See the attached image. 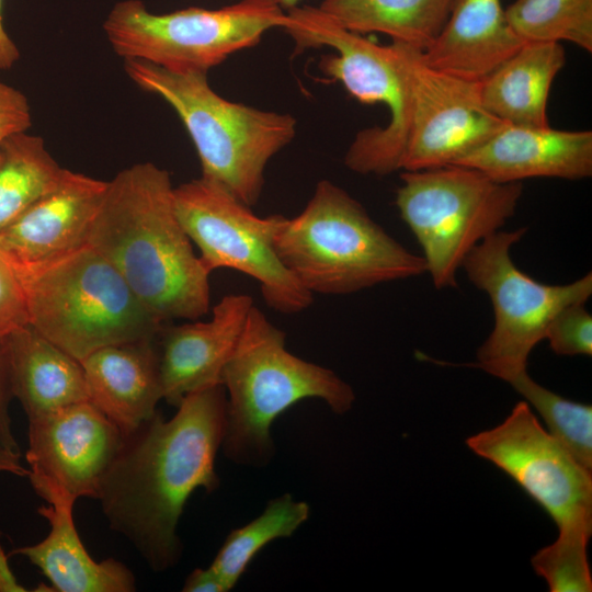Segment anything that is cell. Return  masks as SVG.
I'll return each instance as SVG.
<instances>
[{"label": "cell", "instance_id": "cell-12", "mask_svg": "<svg viewBox=\"0 0 592 592\" xmlns=\"http://www.w3.org/2000/svg\"><path fill=\"white\" fill-rule=\"evenodd\" d=\"M394 43L403 60L409 91L400 170L456 164L506 125L483 106L480 81L433 68L424 61L422 49Z\"/></svg>", "mask_w": 592, "mask_h": 592}, {"label": "cell", "instance_id": "cell-22", "mask_svg": "<svg viewBox=\"0 0 592 592\" xmlns=\"http://www.w3.org/2000/svg\"><path fill=\"white\" fill-rule=\"evenodd\" d=\"M13 398L27 419L89 400L80 361L30 325L7 334Z\"/></svg>", "mask_w": 592, "mask_h": 592}, {"label": "cell", "instance_id": "cell-32", "mask_svg": "<svg viewBox=\"0 0 592 592\" xmlns=\"http://www.w3.org/2000/svg\"><path fill=\"white\" fill-rule=\"evenodd\" d=\"M12 398L8 340L7 334H0V445L20 454L9 410Z\"/></svg>", "mask_w": 592, "mask_h": 592}, {"label": "cell", "instance_id": "cell-37", "mask_svg": "<svg viewBox=\"0 0 592 592\" xmlns=\"http://www.w3.org/2000/svg\"><path fill=\"white\" fill-rule=\"evenodd\" d=\"M300 1L301 0H278V3L285 11H287L299 5Z\"/></svg>", "mask_w": 592, "mask_h": 592}, {"label": "cell", "instance_id": "cell-3", "mask_svg": "<svg viewBox=\"0 0 592 592\" xmlns=\"http://www.w3.org/2000/svg\"><path fill=\"white\" fill-rule=\"evenodd\" d=\"M124 69L139 89L177 113L197 152L201 177L255 205L267 163L296 136V118L223 98L205 71L169 70L141 60H124Z\"/></svg>", "mask_w": 592, "mask_h": 592}, {"label": "cell", "instance_id": "cell-27", "mask_svg": "<svg viewBox=\"0 0 592 592\" xmlns=\"http://www.w3.org/2000/svg\"><path fill=\"white\" fill-rule=\"evenodd\" d=\"M533 406L547 431L584 468H592V406L576 402L545 388L523 371L506 380Z\"/></svg>", "mask_w": 592, "mask_h": 592}, {"label": "cell", "instance_id": "cell-4", "mask_svg": "<svg viewBox=\"0 0 592 592\" xmlns=\"http://www.w3.org/2000/svg\"><path fill=\"white\" fill-rule=\"evenodd\" d=\"M226 391V424L221 444L231 462L269 465L275 454L272 424L297 402L317 398L332 412H348L352 387L333 371L307 362L285 348V333L254 305L221 377Z\"/></svg>", "mask_w": 592, "mask_h": 592}, {"label": "cell", "instance_id": "cell-36", "mask_svg": "<svg viewBox=\"0 0 592 592\" xmlns=\"http://www.w3.org/2000/svg\"><path fill=\"white\" fill-rule=\"evenodd\" d=\"M20 456L21 454L0 445V475L10 474L18 477H27L29 469L22 465Z\"/></svg>", "mask_w": 592, "mask_h": 592}, {"label": "cell", "instance_id": "cell-33", "mask_svg": "<svg viewBox=\"0 0 592 592\" xmlns=\"http://www.w3.org/2000/svg\"><path fill=\"white\" fill-rule=\"evenodd\" d=\"M183 592H228L220 577L210 568H196L185 579Z\"/></svg>", "mask_w": 592, "mask_h": 592}, {"label": "cell", "instance_id": "cell-10", "mask_svg": "<svg viewBox=\"0 0 592 592\" xmlns=\"http://www.w3.org/2000/svg\"><path fill=\"white\" fill-rule=\"evenodd\" d=\"M525 227L496 231L476 244L463 260L468 280L492 304L493 328L477 351L473 367L506 382L527 369L532 350L545 339L547 327L563 307L585 303L592 294V273L565 285H548L523 273L511 249Z\"/></svg>", "mask_w": 592, "mask_h": 592}, {"label": "cell", "instance_id": "cell-5", "mask_svg": "<svg viewBox=\"0 0 592 592\" xmlns=\"http://www.w3.org/2000/svg\"><path fill=\"white\" fill-rule=\"evenodd\" d=\"M285 267L312 295H346L426 272L363 205L329 180L317 183L305 208L274 236Z\"/></svg>", "mask_w": 592, "mask_h": 592}, {"label": "cell", "instance_id": "cell-29", "mask_svg": "<svg viewBox=\"0 0 592 592\" xmlns=\"http://www.w3.org/2000/svg\"><path fill=\"white\" fill-rule=\"evenodd\" d=\"M585 303L570 304L560 309L549 322L545 339L559 355L592 354V316Z\"/></svg>", "mask_w": 592, "mask_h": 592}, {"label": "cell", "instance_id": "cell-1", "mask_svg": "<svg viewBox=\"0 0 592 592\" xmlns=\"http://www.w3.org/2000/svg\"><path fill=\"white\" fill-rule=\"evenodd\" d=\"M175 414H156L132 433L100 488L110 528L127 538L156 572L181 559L178 526L192 493L219 487L227 397L221 384L185 396Z\"/></svg>", "mask_w": 592, "mask_h": 592}, {"label": "cell", "instance_id": "cell-30", "mask_svg": "<svg viewBox=\"0 0 592 592\" xmlns=\"http://www.w3.org/2000/svg\"><path fill=\"white\" fill-rule=\"evenodd\" d=\"M29 323L26 295L20 267L0 248V334Z\"/></svg>", "mask_w": 592, "mask_h": 592}, {"label": "cell", "instance_id": "cell-31", "mask_svg": "<svg viewBox=\"0 0 592 592\" xmlns=\"http://www.w3.org/2000/svg\"><path fill=\"white\" fill-rule=\"evenodd\" d=\"M31 125L27 98L20 90L0 81V141L12 134L27 132Z\"/></svg>", "mask_w": 592, "mask_h": 592}, {"label": "cell", "instance_id": "cell-20", "mask_svg": "<svg viewBox=\"0 0 592 592\" xmlns=\"http://www.w3.org/2000/svg\"><path fill=\"white\" fill-rule=\"evenodd\" d=\"M75 501L56 500L38 508L49 523L47 536L19 547L9 556L25 557L49 580L54 592H133L134 573L113 558L94 560L80 539L73 519Z\"/></svg>", "mask_w": 592, "mask_h": 592}, {"label": "cell", "instance_id": "cell-25", "mask_svg": "<svg viewBox=\"0 0 592 592\" xmlns=\"http://www.w3.org/2000/svg\"><path fill=\"white\" fill-rule=\"evenodd\" d=\"M309 514V504L294 500L289 493L270 500L259 516L227 535L209 567L230 591L266 545L291 537Z\"/></svg>", "mask_w": 592, "mask_h": 592}, {"label": "cell", "instance_id": "cell-21", "mask_svg": "<svg viewBox=\"0 0 592 592\" xmlns=\"http://www.w3.org/2000/svg\"><path fill=\"white\" fill-rule=\"evenodd\" d=\"M565 62L561 43L525 42L480 80L483 106L506 125L549 126L548 95Z\"/></svg>", "mask_w": 592, "mask_h": 592}, {"label": "cell", "instance_id": "cell-34", "mask_svg": "<svg viewBox=\"0 0 592 592\" xmlns=\"http://www.w3.org/2000/svg\"><path fill=\"white\" fill-rule=\"evenodd\" d=\"M2 1L0 0V70H7L19 60L20 52L3 26Z\"/></svg>", "mask_w": 592, "mask_h": 592}, {"label": "cell", "instance_id": "cell-16", "mask_svg": "<svg viewBox=\"0 0 592 592\" xmlns=\"http://www.w3.org/2000/svg\"><path fill=\"white\" fill-rule=\"evenodd\" d=\"M253 305L247 294H230L206 322L164 325L157 338L162 399L178 407L189 394L221 384Z\"/></svg>", "mask_w": 592, "mask_h": 592}, {"label": "cell", "instance_id": "cell-11", "mask_svg": "<svg viewBox=\"0 0 592 592\" xmlns=\"http://www.w3.org/2000/svg\"><path fill=\"white\" fill-rule=\"evenodd\" d=\"M178 217L212 273L231 269L254 278L269 307L295 315L314 301L285 267L274 248L283 215L260 217L219 184L204 178L174 187Z\"/></svg>", "mask_w": 592, "mask_h": 592}, {"label": "cell", "instance_id": "cell-7", "mask_svg": "<svg viewBox=\"0 0 592 592\" xmlns=\"http://www.w3.org/2000/svg\"><path fill=\"white\" fill-rule=\"evenodd\" d=\"M287 13L283 29L297 50L330 47L334 54L321 57L318 68L343 84L357 101L384 104L389 121L384 127L360 130L351 143L345 166L360 174L386 175L400 170L409 124V91L398 46L379 45L349 31L318 7L297 5Z\"/></svg>", "mask_w": 592, "mask_h": 592}, {"label": "cell", "instance_id": "cell-28", "mask_svg": "<svg viewBox=\"0 0 592 592\" xmlns=\"http://www.w3.org/2000/svg\"><path fill=\"white\" fill-rule=\"evenodd\" d=\"M592 527L571 526L558 530L555 542L531 559L535 572L545 579L550 592H591L592 576L588 544Z\"/></svg>", "mask_w": 592, "mask_h": 592}, {"label": "cell", "instance_id": "cell-14", "mask_svg": "<svg viewBox=\"0 0 592 592\" xmlns=\"http://www.w3.org/2000/svg\"><path fill=\"white\" fill-rule=\"evenodd\" d=\"M124 434L90 400L29 419L27 477L47 503L98 499Z\"/></svg>", "mask_w": 592, "mask_h": 592}, {"label": "cell", "instance_id": "cell-24", "mask_svg": "<svg viewBox=\"0 0 592 592\" xmlns=\"http://www.w3.org/2000/svg\"><path fill=\"white\" fill-rule=\"evenodd\" d=\"M44 139L27 132L0 141V232L66 177Z\"/></svg>", "mask_w": 592, "mask_h": 592}, {"label": "cell", "instance_id": "cell-9", "mask_svg": "<svg viewBox=\"0 0 592 592\" xmlns=\"http://www.w3.org/2000/svg\"><path fill=\"white\" fill-rule=\"evenodd\" d=\"M400 179L396 205L439 289L457 286L465 257L514 215L523 192L521 182L499 183L457 164L402 171Z\"/></svg>", "mask_w": 592, "mask_h": 592}, {"label": "cell", "instance_id": "cell-2", "mask_svg": "<svg viewBox=\"0 0 592 592\" xmlns=\"http://www.w3.org/2000/svg\"><path fill=\"white\" fill-rule=\"evenodd\" d=\"M167 170L138 162L107 181L89 244L162 323L197 319L210 305V273L195 254Z\"/></svg>", "mask_w": 592, "mask_h": 592}, {"label": "cell", "instance_id": "cell-18", "mask_svg": "<svg viewBox=\"0 0 592 592\" xmlns=\"http://www.w3.org/2000/svg\"><path fill=\"white\" fill-rule=\"evenodd\" d=\"M157 338L107 345L80 361L89 400L124 435L152 418L162 399Z\"/></svg>", "mask_w": 592, "mask_h": 592}, {"label": "cell", "instance_id": "cell-6", "mask_svg": "<svg viewBox=\"0 0 592 592\" xmlns=\"http://www.w3.org/2000/svg\"><path fill=\"white\" fill-rule=\"evenodd\" d=\"M20 270L27 325L78 361L107 345L156 339L164 327L90 244Z\"/></svg>", "mask_w": 592, "mask_h": 592}, {"label": "cell", "instance_id": "cell-13", "mask_svg": "<svg viewBox=\"0 0 592 592\" xmlns=\"http://www.w3.org/2000/svg\"><path fill=\"white\" fill-rule=\"evenodd\" d=\"M512 478L557 524L592 527V474L517 402L499 425L466 440Z\"/></svg>", "mask_w": 592, "mask_h": 592}, {"label": "cell", "instance_id": "cell-8", "mask_svg": "<svg viewBox=\"0 0 592 592\" xmlns=\"http://www.w3.org/2000/svg\"><path fill=\"white\" fill-rule=\"evenodd\" d=\"M278 0H240L219 9L149 11L141 0L116 2L103 22L114 53L169 70L208 72L229 56L258 45L271 29H284Z\"/></svg>", "mask_w": 592, "mask_h": 592}, {"label": "cell", "instance_id": "cell-19", "mask_svg": "<svg viewBox=\"0 0 592 592\" xmlns=\"http://www.w3.org/2000/svg\"><path fill=\"white\" fill-rule=\"evenodd\" d=\"M524 43L501 0H455L444 29L422 56L433 68L480 81Z\"/></svg>", "mask_w": 592, "mask_h": 592}, {"label": "cell", "instance_id": "cell-35", "mask_svg": "<svg viewBox=\"0 0 592 592\" xmlns=\"http://www.w3.org/2000/svg\"><path fill=\"white\" fill-rule=\"evenodd\" d=\"M1 535V532H0ZM8 557L0 544V592H26L29 591L23 587L11 570Z\"/></svg>", "mask_w": 592, "mask_h": 592}, {"label": "cell", "instance_id": "cell-15", "mask_svg": "<svg viewBox=\"0 0 592 592\" xmlns=\"http://www.w3.org/2000/svg\"><path fill=\"white\" fill-rule=\"evenodd\" d=\"M107 181L68 171L64 180L0 232L20 267L39 266L87 244Z\"/></svg>", "mask_w": 592, "mask_h": 592}, {"label": "cell", "instance_id": "cell-17", "mask_svg": "<svg viewBox=\"0 0 592 592\" xmlns=\"http://www.w3.org/2000/svg\"><path fill=\"white\" fill-rule=\"evenodd\" d=\"M456 164L499 183H522L532 178L587 179L592 175V132L504 125Z\"/></svg>", "mask_w": 592, "mask_h": 592}, {"label": "cell", "instance_id": "cell-23", "mask_svg": "<svg viewBox=\"0 0 592 592\" xmlns=\"http://www.w3.org/2000/svg\"><path fill=\"white\" fill-rule=\"evenodd\" d=\"M455 0H322L319 9L344 29L380 33L424 50L440 35Z\"/></svg>", "mask_w": 592, "mask_h": 592}, {"label": "cell", "instance_id": "cell-26", "mask_svg": "<svg viewBox=\"0 0 592 592\" xmlns=\"http://www.w3.org/2000/svg\"><path fill=\"white\" fill-rule=\"evenodd\" d=\"M504 10L523 42H570L592 52V0H515Z\"/></svg>", "mask_w": 592, "mask_h": 592}]
</instances>
